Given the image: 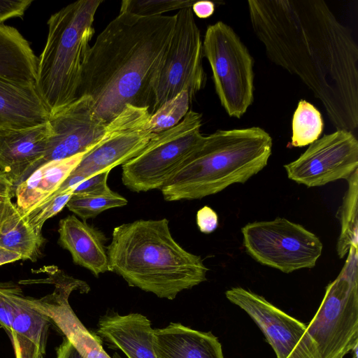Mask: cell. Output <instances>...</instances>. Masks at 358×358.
<instances>
[{
	"mask_svg": "<svg viewBox=\"0 0 358 358\" xmlns=\"http://www.w3.org/2000/svg\"><path fill=\"white\" fill-rule=\"evenodd\" d=\"M267 57L298 77L337 130L358 127V47L322 0H249Z\"/></svg>",
	"mask_w": 358,
	"mask_h": 358,
	"instance_id": "cell-1",
	"label": "cell"
},
{
	"mask_svg": "<svg viewBox=\"0 0 358 358\" xmlns=\"http://www.w3.org/2000/svg\"><path fill=\"white\" fill-rule=\"evenodd\" d=\"M176 20V15L119 13L85 57L77 99L86 97L95 117L106 124L128 104L150 110Z\"/></svg>",
	"mask_w": 358,
	"mask_h": 358,
	"instance_id": "cell-2",
	"label": "cell"
},
{
	"mask_svg": "<svg viewBox=\"0 0 358 358\" xmlns=\"http://www.w3.org/2000/svg\"><path fill=\"white\" fill-rule=\"evenodd\" d=\"M106 251L110 271L159 298L174 299L207 280L208 268L202 258L176 242L166 218L115 227Z\"/></svg>",
	"mask_w": 358,
	"mask_h": 358,
	"instance_id": "cell-3",
	"label": "cell"
},
{
	"mask_svg": "<svg viewBox=\"0 0 358 358\" xmlns=\"http://www.w3.org/2000/svg\"><path fill=\"white\" fill-rule=\"evenodd\" d=\"M270 134L259 127L217 130L204 136L160 189L167 201L200 199L244 183L268 164Z\"/></svg>",
	"mask_w": 358,
	"mask_h": 358,
	"instance_id": "cell-4",
	"label": "cell"
},
{
	"mask_svg": "<svg viewBox=\"0 0 358 358\" xmlns=\"http://www.w3.org/2000/svg\"><path fill=\"white\" fill-rule=\"evenodd\" d=\"M103 1H77L48 20V37L38 58L36 86L50 117L77 99L83 62L95 33L94 16Z\"/></svg>",
	"mask_w": 358,
	"mask_h": 358,
	"instance_id": "cell-5",
	"label": "cell"
},
{
	"mask_svg": "<svg viewBox=\"0 0 358 358\" xmlns=\"http://www.w3.org/2000/svg\"><path fill=\"white\" fill-rule=\"evenodd\" d=\"M357 249L350 248L289 358H343L358 343Z\"/></svg>",
	"mask_w": 358,
	"mask_h": 358,
	"instance_id": "cell-6",
	"label": "cell"
},
{
	"mask_svg": "<svg viewBox=\"0 0 358 358\" xmlns=\"http://www.w3.org/2000/svg\"><path fill=\"white\" fill-rule=\"evenodd\" d=\"M202 42L220 102L228 115L239 119L254 101V59L234 29L222 21L207 27Z\"/></svg>",
	"mask_w": 358,
	"mask_h": 358,
	"instance_id": "cell-7",
	"label": "cell"
},
{
	"mask_svg": "<svg viewBox=\"0 0 358 358\" xmlns=\"http://www.w3.org/2000/svg\"><path fill=\"white\" fill-rule=\"evenodd\" d=\"M201 114L189 110L176 126L157 134L135 157L122 165V182L135 192L160 189L204 138Z\"/></svg>",
	"mask_w": 358,
	"mask_h": 358,
	"instance_id": "cell-8",
	"label": "cell"
},
{
	"mask_svg": "<svg viewBox=\"0 0 358 358\" xmlns=\"http://www.w3.org/2000/svg\"><path fill=\"white\" fill-rule=\"evenodd\" d=\"M176 17L169 48L154 83L150 114L184 90L192 102L206 83L203 42L192 7L179 10Z\"/></svg>",
	"mask_w": 358,
	"mask_h": 358,
	"instance_id": "cell-9",
	"label": "cell"
},
{
	"mask_svg": "<svg viewBox=\"0 0 358 358\" xmlns=\"http://www.w3.org/2000/svg\"><path fill=\"white\" fill-rule=\"evenodd\" d=\"M241 232L243 246L254 259L283 273L313 268L322 255L320 238L285 218L248 223Z\"/></svg>",
	"mask_w": 358,
	"mask_h": 358,
	"instance_id": "cell-10",
	"label": "cell"
},
{
	"mask_svg": "<svg viewBox=\"0 0 358 358\" xmlns=\"http://www.w3.org/2000/svg\"><path fill=\"white\" fill-rule=\"evenodd\" d=\"M148 107L127 105L106 126L100 142L86 152L72 171L85 178L110 171L137 156L157 134L148 131Z\"/></svg>",
	"mask_w": 358,
	"mask_h": 358,
	"instance_id": "cell-11",
	"label": "cell"
},
{
	"mask_svg": "<svg viewBox=\"0 0 358 358\" xmlns=\"http://www.w3.org/2000/svg\"><path fill=\"white\" fill-rule=\"evenodd\" d=\"M284 168L290 180L308 187L348 180L358 170V141L352 132L336 130L310 144Z\"/></svg>",
	"mask_w": 358,
	"mask_h": 358,
	"instance_id": "cell-12",
	"label": "cell"
},
{
	"mask_svg": "<svg viewBox=\"0 0 358 358\" xmlns=\"http://www.w3.org/2000/svg\"><path fill=\"white\" fill-rule=\"evenodd\" d=\"M46 271L49 277L45 280L54 285V291L39 299L28 296L29 303L57 327L83 358H112L103 350L101 339L85 328L69 302L72 292L87 293L89 285L55 266ZM113 358L121 357L115 353Z\"/></svg>",
	"mask_w": 358,
	"mask_h": 358,
	"instance_id": "cell-13",
	"label": "cell"
},
{
	"mask_svg": "<svg viewBox=\"0 0 358 358\" xmlns=\"http://www.w3.org/2000/svg\"><path fill=\"white\" fill-rule=\"evenodd\" d=\"M48 122L50 136L46 151L31 173L45 162L87 152L102 139L106 126L95 117L86 97L76 99Z\"/></svg>",
	"mask_w": 358,
	"mask_h": 358,
	"instance_id": "cell-14",
	"label": "cell"
},
{
	"mask_svg": "<svg viewBox=\"0 0 358 358\" xmlns=\"http://www.w3.org/2000/svg\"><path fill=\"white\" fill-rule=\"evenodd\" d=\"M225 295L257 324L277 358L290 357L307 324L287 314L264 297L243 287H232L226 291Z\"/></svg>",
	"mask_w": 358,
	"mask_h": 358,
	"instance_id": "cell-15",
	"label": "cell"
},
{
	"mask_svg": "<svg viewBox=\"0 0 358 358\" xmlns=\"http://www.w3.org/2000/svg\"><path fill=\"white\" fill-rule=\"evenodd\" d=\"M50 136L48 121L31 127L0 129V171L8 176L14 187L43 157Z\"/></svg>",
	"mask_w": 358,
	"mask_h": 358,
	"instance_id": "cell-16",
	"label": "cell"
},
{
	"mask_svg": "<svg viewBox=\"0 0 358 358\" xmlns=\"http://www.w3.org/2000/svg\"><path fill=\"white\" fill-rule=\"evenodd\" d=\"M153 329L150 320L141 313L112 312L99 318L96 335L108 348L122 351L127 358H157Z\"/></svg>",
	"mask_w": 358,
	"mask_h": 358,
	"instance_id": "cell-17",
	"label": "cell"
},
{
	"mask_svg": "<svg viewBox=\"0 0 358 358\" xmlns=\"http://www.w3.org/2000/svg\"><path fill=\"white\" fill-rule=\"evenodd\" d=\"M58 243L71 255L73 262L95 277L110 271L105 235L85 221L69 215L59 221Z\"/></svg>",
	"mask_w": 358,
	"mask_h": 358,
	"instance_id": "cell-18",
	"label": "cell"
},
{
	"mask_svg": "<svg viewBox=\"0 0 358 358\" xmlns=\"http://www.w3.org/2000/svg\"><path fill=\"white\" fill-rule=\"evenodd\" d=\"M50 117L36 85L0 77V129L34 127L47 122Z\"/></svg>",
	"mask_w": 358,
	"mask_h": 358,
	"instance_id": "cell-19",
	"label": "cell"
},
{
	"mask_svg": "<svg viewBox=\"0 0 358 358\" xmlns=\"http://www.w3.org/2000/svg\"><path fill=\"white\" fill-rule=\"evenodd\" d=\"M152 345L157 358H224L221 343L212 332L177 322L154 329Z\"/></svg>",
	"mask_w": 358,
	"mask_h": 358,
	"instance_id": "cell-20",
	"label": "cell"
},
{
	"mask_svg": "<svg viewBox=\"0 0 358 358\" xmlns=\"http://www.w3.org/2000/svg\"><path fill=\"white\" fill-rule=\"evenodd\" d=\"M85 154L45 162L19 182L15 187V206L19 213L26 215L55 193Z\"/></svg>",
	"mask_w": 358,
	"mask_h": 358,
	"instance_id": "cell-21",
	"label": "cell"
},
{
	"mask_svg": "<svg viewBox=\"0 0 358 358\" xmlns=\"http://www.w3.org/2000/svg\"><path fill=\"white\" fill-rule=\"evenodd\" d=\"M51 321L20 293L10 336L15 358H44Z\"/></svg>",
	"mask_w": 358,
	"mask_h": 358,
	"instance_id": "cell-22",
	"label": "cell"
},
{
	"mask_svg": "<svg viewBox=\"0 0 358 358\" xmlns=\"http://www.w3.org/2000/svg\"><path fill=\"white\" fill-rule=\"evenodd\" d=\"M38 57L29 42L13 27L0 24V77L36 85Z\"/></svg>",
	"mask_w": 358,
	"mask_h": 358,
	"instance_id": "cell-23",
	"label": "cell"
},
{
	"mask_svg": "<svg viewBox=\"0 0 358 358\" xmlns=\"http://www.w3.org/2000/svg\"><path fill=\"white\" fill-rule=\"evenodd\" d=\"M44 243L42 233H37L25 222L12 202L0 226V246L19 253L22 260L36 262Z\"/></svg>",
	"mask_w": 358,
	"mask_h": 358,
	"instance_id": "cell-24",
	"label": "cell"
},
{
	"mask_svg": "<svg viewBox=\"0 0 358 358\" xmlns=\"http://www.w3.org/2000/svg\"><path fill=\"white\" fill-rule=\"evenodd\" d=\"M347 180L348 188L336 214L341 224L336 250L341 259L348 255L350 248H358V170Z\"/></svg>",
	"mask_w": 358,
	"mask_h": 358,
	"instance_id": "cell-25",
	"label": "cell"
},
{
	"mask_svg": "<svg viewBox=\"0 0 358 358\" xmlns=\"http://www.w3.org/2000/svg\"><path fill=\"white\" fill-rule=\"evenodd\" d=\"M324 122L320 112L304 99L299 101L292 122L289 148H301L317 141L322 133Z\"/></svg>",
	"mask_w": 358,
	"mask_h": 358,
	"instance_id": "cell-26",
	"label": "cell"
},
{
	"mask_svg": "<svg viewBox=\"0 0 358 358\" xmlns=\"http://www.w3.org/2000/svg\"><path fill=\"white\" fill-rule=\"evenodd\" d=\"M126 198L111 189L98 194H73L66 206L83 221L93 218L110 208L126 206Z\"/></svg>",
	"mask_w": 358,
	"mask_h": 358,
	"instance_id": "cell-27",
	"label": "cell"
},
{
	"mask_svg": "<svg viewBox=\"0 0 358 358\" xmlns=\"http://www.w3.org/2000/svg\"><path fill=\"white\" fill-rule=\"evenodd\" d=\"M190 103L187 92H180L151 114L147 124L148 131L158 134L176 126L189 110Z\"/></svg>",
	"mask_w": 358,
	"mask_h": 358,
	"instance_id": "cell-28",
	"label": "cell"
},
{
	"mask_svg": "<svg viewBox=\"0 0 358 358\" xmlns=\"http://www.w3.org/2000/svg\"><path fill=\"white\" fill-rule=\"evenodd\" d=\"M194 0H123L120 13L141 17H155L163 13L192 7Z\"/></svg>",
	"mask_w": 358,
	"mask_h": 358,
	"instance_id": "cell-29",
	"label": "cell"
},
{
	"mask_svg": "<svg viewBox=\"0 0 358 358\" xmlns=\"http://www.w3.org/2000/svg\"><path fill=\"white\" fill-rule=\"evenodd\" d=\"M74 189H69L58 194H53L37 207L23 216L25 222L37 233H42L44 223L60 212L73 194Z\"/></svg>",
	"mask_w": 358,
	"mask_h": 358,
	"instance_id": "cell-30",
	"label": "cell"
},
{
	"mask_svg": "<svg viewBox=\"0 0 358 358\" xmlns=\"http://www.w3.org/2000/svg\"><path fill=\"white\" fill-rule=\"evenodd\" d=\"M21 292V288L13 282H0V324L9 336Z\"/></svg>",
	"mask_w": 358,
	"mask_h": 358,
	"instance_id": "cell-31",
	"label": "cell"
},
{
	"mask_svg": "<svg viewBox=\"0 0 358 358\" xmlns=\"http://www.w3.org/2000/svg\"><path fill=\"white\" fill-rule=\"evenodd\" d=\"M109 173L110 171H107L87 178L76 187L73 194H98L110 191L107 184Z\"/></svg>",
	"mask_w": 358,
	"mask_h": 358,
	"instance_id": "cell-32",
	"label": "cell"
},
{
	"mask_svg": "<svg viewBox=\"0 0 358 358\" xmlns=\"http://www.w3.org/2000/svg\"><path fill=\"white\" fill-rule=\"evenodd\" d=\"M32 0H0V24L6 20L24 15Z\"/></svg>",
	"mask_w": 358,
	"mask_h": 358,
	"instance_id": "cell-33",
	"label": "cell"
},
{
	"mask_svg": "<svg viewBox=\"0 0 358 358\" xmlns=\"http://www.w3.org/2000/svg\"><path fill=\"white\" fill-rule=\"evenodd\" d=\"M196 224L201 232L210 234L218 226L217 215L211 208L205 206L197 211Z\"/></svg>",
	"mask_w": 358,
	"mask_h": 358,
	"instance_id": "cell-34",
	"label": "cell"
},
{
	"mask_svg": "<svg viewBox=\"0 0 358 358\" xmlns=\"http://www.w3.org/2000/svg\"><path fill=\"white\" fill-rule=\"evenodd\" d=\"M15 187L8 176L0 171V210L12 202Z\"/></svg>",
	"mask_w": 358,
	"mask_h": 358,
	"instance_id": "cell-35",
	"label": "cell"
},
{
	"mask_svg": "<svg viewBox=\"0 0 358 358\" xmlns=\"http://www.w3.org/2000/svg\"><path fill=\"white\" fill-rule=\"evenodd\" d=\"M192 10L199 18H208L215 12V3L210 1H196L192 6Z\"/></svg>",
	"mask_w": 358,
	"mask_h": 358,
	"instance_id": "cell-36",
	"label": "cell"
},
{
	"mask_svg": "<svg viewBox=\"0 0 358 358\" xmlns=\"http://www.w3.org/2000/svg\"><path fill=\"white\" fill-rule=\"evenodd\" d=\"M56 358H83L73 345L66 338L57 349Z\"/></svg>",
	"mask_w": 358,
	"mask_h": 358,
	"instance_id": "cell-37",
	"label": "cell"
},
{
	"mask_svg": "<svg viewBox=\"0 0 358 358\" xmlns=\"http://www.w3.org/2000/svg\"><path fill=\"white\" fill-rule=\"evenodd\" d=\"M18 260H22L19 253L0 246V266Z\"/></svg>",
	"mask_w": 358,
	"mask_h": 358,
	"instance_id": "cell-38",
	"label": "cell"
},
{
	"mask_svg": "<svg viewBox=\"0 0 358 358\" xmlns=\"http://www.w3.org/2000/svg\"><path fill=\"white\" fill-rule=\"evenodd\" d=\"M11 203L9 205H8L6 208L0 210V226L8 213Z\"/></svg>",
	"mask_w": 358,
	"mask_h": 358,
	"instance_id": "cell-39",
	"label": "cell"
},
{
	"mask_svg": "<svg viewBox=\"0 0 358 358\" xmlns=\"http://www.w3.org/2000/svg\"><path fill=\"white\" fill-rule=\"evenodd\" d=\"M350 352H352V358H358V343L354 345Z\"/></svg>",
	"mask_w": 358,
	"mask_h": 358,
	"instance_id": "cell-40",
	"label": "cell"
}]
</instances>
